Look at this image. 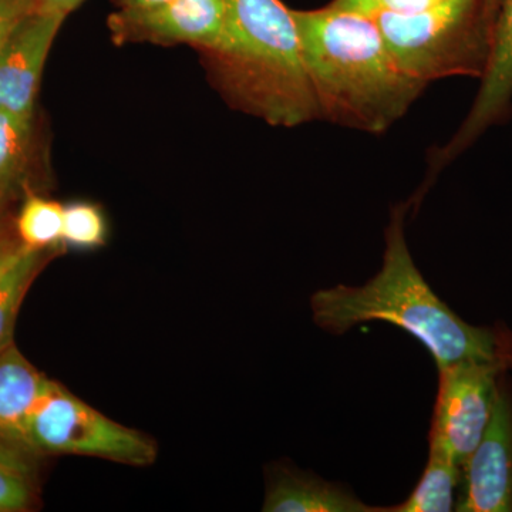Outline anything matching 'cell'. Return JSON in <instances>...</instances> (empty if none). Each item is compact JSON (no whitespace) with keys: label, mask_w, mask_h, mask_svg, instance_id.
<instances>
[{"label":"cell","mask_w":512,"mask_h":512,"mask_svg":"<svg viewBox=\"0 0 512 512\" xmlns=\"http://www.w3.org/2000/svg\"><path fill=\"white\" fill-rule=\"evenodd\" d=\"M293 13L320 119L384 133L426 87L390 55L375 16L330 5Z\"/></svg>","instance_id":"2"},{"label":"cell","mask_w":512,"mask_h":512,"mask_svg":"<svg viewBox=\"0 0 512 512\" xmlns=\"http://www.w3.org/2000/svg\"><path fill=\"white\" fill-rule=\"evenodd\" d=\"M379 0H333L330 6L336 9L349 10V12L373 15Z\"/></svg>","instance_id":"24"},{"label":"cell","mask_w":512,"mask_h":512,"mask_svg":"<svg viewBox=\"0 0 512 512\" xmlns=\"http://www.w3.org/2000/svg\"><path fill=\"white\" fill-rule=\"evenodd\" d=\"M498 353L508 373H512V330L504 323H497Z\"/></svg>","instance_id":"22"},{"label":"cell","mask_w":512,"mask_h":512,"mask_svg":"<svg viewBox=\"0 0 512 512\" xmlns=\"http://www.w3.org/2000/svg\"><path fill=\"white\" fill-rule=\"evenodd\" d=\"M440 0H379L373 15L382 12L413 13L436 5ZM372 15V16H373Z\"/></svg>","instance_id":"21"},{"label":"cell","mask_w":512,"mask_h":512,"mask_svg":"<svg viewBox=\"0 0 512 512\" xmlns=\"http://www.w3.org/2000/svg\"><path fill=\"white\" fill-rule=\"evenodd\" d=\"M9 202L0 198V218L8 217L9 215Z\"/></svg>","instance_id":"26"},{"label":"cell","mask_w":512,"mask_h":512,"mask_svg":"<svg viewBox=\"0 0 512 512\" xmlns=\"http://www.w3.org/2000/svg\"><path fill=\"white\" fill-rule=\"evenodd\" d=\"M504 370L501 359L463 360L439 370L429 443L446 450L460 467L490 423Z\"/></svg>","instance_id":"6"},{"label":"cell","mask_w":512,"mask_h":512,"mask_svg":"<svg viewBox=\"0 0 512 512\" xmlns=\"http://www.w3.org/2000/svg\"><path fill=\"white\" fill-rule=\"evenodd\" d=\"M36 501V478L0 463V512L32 511Z\"/></svg>","instance_id":"18"},{"label":"cell","mask_w":512,"mask_h":512,"mask_svg":"<svg viewBox=\"0 0 512 512\" xmlns=\"http://www.w3.org/2000/svg\"><path fill=\"white\" fill-rule=\"evenodd\" d=\"M32 134L33 120L0 111V198L9 204L25 185Z\"/></svg>","instance_id":"15"},{"label":"cell","mask_w":512,"mask_h":512,"mask_svg":"<svg viewBox=\"0 0 512 512\" xmlns=\"http://www.w3.org/2000/svg\"><path fill=\"white\" fill-rule=\"evenodd\" d=\"M35 9V0H0V49L20 20Z\"/></svg>","instance_id":"20"},{"label":"cell","mask_w":512,"mask_h":512,"mask_svg":"<svg viewBox=\"0 0 512 512\" xmlns=\"http://www.w3.org/2000/svg\"><path fill=\"white\" fill-rule=\"evenodd\" d=\"M106 238L107 222L100 207L84 201L64 205L63 247L99 248Z\"/></svg>","instance_id":"17"},{"label":"cell","mask_w":512,"mask_h":512,"mask_svg":"<svg viewBox=\"0 0 512 512\" xmlns=\"http://www.w3.org/2000/svg\"><path fill=\"white\" fill-rule=\"evenodd\" d=\"M28 249L16 234L15 220L10 215L0 218V276L15 265Z\"/></svg>","instance_id":"19"},{"label":"cell","mask_w":512,"mask_h":512,"mask_svg":"<svg viewBox=\"0 0 512 512\" xmlns=\"http://www.w3.org/2000/svg\"><path fill=\"white\" fill-rule=\"evenodd\" d=\"M227 0H170L144 9H120L109 19L120 43L151 42L190 45L208 52L224 32Z\"/></svg>","instance_id":"9"},{"label":"cell","mask_w":512,"mask_h":512,"mask_svg":"<svg viewBox=\"0 0 512 512\" xmlns=\"http://www.w3.org/2000/svg\"><path fill=\"white\" fill-rule=\"evenodd\" d=\"M57 251L28 249L15 265L0 276V353L13 342L16 319L30 286Z\"/></svg>","instance_id":"14"},{"label":"cell","mask_w":512,"mask_h":512,"mask_svg":"<svg viewBox=\"0 0 512 512\" xmlns=\"http://www.w3.org/2000/svg\"><path fill=\"white\" fill-rule=\"evenodd\" d=\"M501 375L494 412L461 467L457 512H512V384Z\"/></svg>","instance_id":"7"},{"label":"cell","mask_w":512,"mask_h":512,"mask_svg":"<svg viewBox=\"0 0 512 512\" xmlns=\"http://www.w3.org/2000/svg\"><path fill=\"white\" fill-rule=\"evenodd\" d=\"M495 0H440L413 13H377L396 63L429 84L447 77L480 79L491 50Z\"/></svg>","instance_id":"4"},{"label":"cell","mask_w":512,"mask_h":512,"mask_svg":"<svg viewBox=\"0 0 512 512\" xmlns=\"http://www.w3.org/2000/svg\"><path fill=\"white\" fill-rule=\"evenodd\" d=\"M66 16L33 9L0 49V111L33 120L43 69Z\"/></svg>","instance_id":"10"},{"label":"cell","mask_w":512,"mask_h":512,"mask_svg":"<svg viewBox=\"0 0 512 512\" xmlns=\"http://www.w3.org/2000/svg\"><path fill=\"white\" fill-rule=\"evenodd\" d=\"M406 211L404 205L392 211L382 268L372 279L313 293V322L333 336L372 322L397 326L429 350L439 370L463 360L500 359L495 325L474 326L461 319L414 264L404 235Z\"/></svg>","instance_id":"1"},{"label":"cell","mask_w":512,"mask_h":512,"mask_svg":"<svg viewBox=\"0 0 512 512\" xmlns=\"http://www.w3.org/2000/svg\"><path fill=\"white\" fill-rule=\"evenodd\" d=\"M264 512H377L343 485L313 473L272 464L266 474Z\"/></svg>","instance_id":"12"},{"label":"cell","mask_w":512,"mask_h":512,"mask_svg":"<svg viewBox=\"0 0 512 512\" xmlns=\"http://www.w3.org/2000/svg\"><path fill=\"white\" fill-rule=\"evenodd\" d=\"M29 430L33 446L43 458L97 457L147 467L158 456L156 441L104 416L49 377L33 403Z\"/></svg>","instance_id":"5"},{"label":"cell","mask_w":512,"mask_h":512,"mask_svg":"<svg viewBox=\"0 0 512 512\" xmlns=\"http://www.w3.org/2000/svg\"><path fill=\"white\" fill-rule=\"evenodd\" d=\"M64 205L28 192L18 217L16 234L26 248L35 251H59L63 247Z\"/></svg>","instance_id":"16"},{"label":"cell","mask_w":512,"mask_h":512,"mask_svg":"<svg viewBox=\"0 0 512 512\" xmlns=\"http://www.w3.org/2000/svg\"><path fill=\"white\" fill-rule=\"evenodd\" d=\"M46 379L15 343L0 353V463L35 478L43 457L33 446L29 420Z\"/></svg>","instance_id":"11"},{"label":"cell","mask_w":512,"mask_h":512,"mask_svg":"<svg viewBox=\"0 0 512 512\" xmlns=\"http://www.w3.org/2000/svg\"><path fill=\"white\" fill-rule=\"evenodd\" d=\"M480 89L470 111L450 141L436 150L431 171L439 173L456 160L490 128L500 126L512 114V0H495L490 57Z\"/></svg>","instance_id":"8"},{"label":"cell","mask_w":512,"mask_h":512,"mask_svg":"<svg viewBox=\"0 0 512 512\" xmlns=\"http://www.w3.org/2000/svg\"><path fill=\"white\" fill-rule=\"evenodd\" d=\"M204 53L237 109L275 127L320 119L295 13L282 0H227L220 42Z\"/></svg>","instance_id":"3"},{"label":"cell","mask_w":512,"mask_h":512,"mask_svg":"<svg viewBox=\"0 0 512 512\" xmlns=\"http://www.w3.org/2000/svg\"><path fill=\"white\" fill-rule=\"evenodd\" d=\"M121 9H144L153 6L163 5L170 0H116Z\"/></svg>","instance_id":"25"},{"label":"cell","mask_w":512,"mask_h":512,"mask_svg":"<svg viewBox=\"0 0 512 512\" xmlns=\"http://www.w3.org/2000/svg\"><path fill=\"white\" fill-rule=\"evenodd\" d=\"M83 2L84 0H35V9L57 13V15H63L67 18Z\"/></svg>","instance_id":"23"},{"label":"cell","mask_w":512,"mask_h":512,"mask_svg":"<svg viewBox=\"0 0 512 512\" xmlns=\"http://www.w3.org/2000/svg\"><path fill=\"white\" fill-rule=\"evenodd\" d=\"M461 484V467L446 450L430 446L423 476L402 504L377 512H450L456 508V490Z\"/></svg>","instance_id":"13"}]
</instances>
